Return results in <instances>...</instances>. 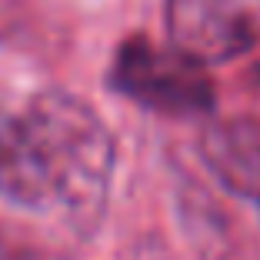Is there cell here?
Returning <instances> with one entry per match:
<instances>
[{"label": "cell", "mask_w": 260, "mask_h": 260, "mask_svg": "<svg viewBox=\"0 0 260 260\" xmlns=\"http://www.w3.org/2000/svg\"><path fill=\"white\" fill-rule=\"evenodd\" d=\"M114 137L74 93L44 90L17 107L0 150V200L70 234H90L114 180Z\"/></svg>", "instance_id": "6da1fadb"}, {"label": "cell", "mask_w": 260, "mask_h": 260, "mask_svg": "<svg viewBox=\"0 0 260 260\" xmlns=\"http://www.w3.org/2000/svg\"><path fill=\"white\" fill-rule=\"evenodd\" d=\"M107 80L120 97L164 117L210 114L217 100L204 63L147 37H130L117 47Z\"/></svg>", "instance_id": "7a4b0ae2"}, {"label": "cell", "mask_w": 260, "mask_h": 260, "mask_svg": "<svg viewBox=\"0 0 260 260\" xmlns=\"http://www.w3.org/2000/svg\"><path fill=\"white\" fill-rule=\"evenodd\" d=\"M164 20L170 47L204 67L260 44V0H167Z\"/></svg>", "instance_id": "3957f363"}, {"label": "cell", "mask_w": 260, "mask_h": 260, "mask_svg": "<svg viewBox=\"0 0 260 260\" xmlns=\"http://www.w3.org/2000/svg\"><path fill=\"white\" fill-rule=\"evenodd\" d=\"M200 160L230 197L257 210L260 223V123L234 117L207 127L200 137Z\"/></svg>", "instance_id": "277c9868"}, {"label": "cell", "mask_w": 260, "mask_h": 260, "mask_svg": "<svg viewBox=\"0 0 260 260\" xmlns=\"http://www.w3.org/2000/svg\"><path fill=\"white\" fill-rule=\"evenodd\" d=\"M14 120H17V104H10V100L0 97V150H4L10 130H14Z\"/></svg>", "instance_id": "5b68a950"}, {"label": "cell", "mask_w": 260, "mask_h": 260, "mask_svg": "<svg viewBox=\"0 0 260 260\" xmlns=\"http://www.w3.org/2000/svg\"><path fill=\"white\" fill-rule=\"evenodd\" d=\"M250 84H253V93L260 97V63H257V67L250 70Z\"/></svg>", "instance_id": "8992f818"}]
</instances>
